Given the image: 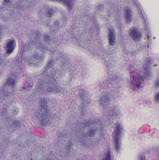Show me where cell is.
Returning a JSON list of instances; mask_svg holds the SVG:
<instances>
[{
    "mask_svg": "<svg viewBox=\"0 0 159 160\" xmlns=\"http://www.w3.org/2000/svg\"><path fill=\"white\" fill-rule=\"evenodd\" d=\"M37 113V119L40 124L43 126L47 125L49 123L50 117L48 112L47 102L45 100H41Z\"/></svg>",
    "mask_w": 159,
    "mask_h": 160,
    "instance_id": "5",
    "label": "cell"
},
{
    "mask_svg": "<svg viewBox=\"0 0 159 160\" xmlns=\"http://www.w3.org/2000/svg\"><path fill=\"white\" fill-rule=\"evenodd\" d=\"M56 1L62 2L69 7H72L74 2V0H56Z\"/></svg>",
    "mask_w": 159,
    "mask_h": 160,
    "instance_id": "12",
    "label": "cell"
},
{
    "mask_svg": "<svg viewBox=\"0 0 159 160\" xmlns=\"http://www.w3.org/2000/svg\"><path fill=\"white\" fill-rule=\"evenodd\" d=\"M147 26L132 27L124 31L128 34L129 38L134 42H140L144 38V33L146 32Z\"/></svg>",
    "mask_w": 159,
    "mask_h": 160,
    "instance_id": "6",
    "label": "cell"
},
{
    "mask_svg": "<svg viewBox=\"0 0 159 160\" xmlns=\"http://www.w3.org/2000/svg\"><path fill=\"white\" fill-rule=\"evenodd\" d=\"M94 26L93 21L88 16H82L78 18L74 24V31L79 38L88 36Z\"/></svg>",
    "mask_w": 159,
    "mask_h": 160,
    "instance_id": "3",
    "label": "cell"
},
{
    "mask_svg": "<svg viewBox=\"0 0 159 160\" xmlns=\"http://www.w3.org/2000/svg\"><path fill=\"white\" fill-rule=\"evenodd\" d=\"M47 160H58L57 158L54 157H50L47 159Z\"/></svg>",
    "mask_w": 159,
    "mask_h": 160,
    "instance_id": "14",
    "label": "cell"
},
{
    "mask_svg": "<svg viewBox=\"0 0 159 160\" xmlns=\"http://www.w3.org/2000/svg\"><path fill=\"white\" fill-rule=\"evenodd\" d=\"M121 134H122V128L119 124L117 125L115 132H114V141L115 148L117 151L120 150L121 146Z\"/></svg>",
    "mask_w": 159,
    "mask_h": 160,
    "instance_id": "7",
    "label": "cell"
},
{
    "mask_svg": "<svg viewBox=\"0 0 159 160\" xmlns=\"http://www.w3.org/2000/svg\"><path fill=\"white\" fill-rule=\"evenodd\" d=\"M23 57L30 63L37 65L44 60V54L41 48L35 45H29L23 50Z\"/></svg>",
    "mask_w": 159,
    "mask_h": 160,
    "instance_id": "4",
    "label": "cell"
},
{
    "mask_svg": "<svg viewBox=\"0 0 159 160\" xmlns=\"http://www.w3.org/2000/svg\"><path fill=\"white\" fill-rule=\"evenodd\" d=\"M101 104L102 106L105 107L108 106L110 103V98L109 97L106 96H104L101 99Z\"/></svg>",
    "mask_w": 159,
    "mask_h": 160,
    "instance_id": "10",
    "label": "cell"
},
{
    "mask_svg": "<svg viewBox=\"0 0 159 160\" xmlns=\"http://www.w3.org/2000/svg\"><path fill=\"white\" fill-rule=\"evenodd\" d=\"M102 160H111V153L109 151L107 152L106 156Z\"/></svg>",
    "mask_w": 159,
    "mask_h": 160,
    "instance_id": "13",
    "label": "cell"
},
{
    "mask_svg": "<svg viewBox=\"0 0 159 160\" xmlns=\"http://www.w3.org/2000/svg\"><path fill=\"white\" fill-rule=\"evenodd\" d=\"M15 81L12 78H9L7 80V82L6 84L4 89L3 91L6 94H8L11 93V91L13 90L15 85Z\"/></svg>",
    "mask_w": 159,
    "mask_h": 160,
    "instance_id": "8",
    "label": "cell"
},
{
    "mask_svg": "<svg viewBox=\"0 0 159 160\" xmlns=\"http://www.w3.org/2000/svg\"><path fill=\"white\" fill-rule=\"evenodd\" d=\"M35 0H20V3L22 5H28L33 3Z\"/></svg>",
    "mask_w": 159,
    "mask_h": 160,
    "instance_id": "11",
    "label": "cell"
},
{
    "mask_svg": "<svg viewBox=\"0 0 159 160\" xmlns=\"http://www.w3.org/2000/svg\"><path fill=\"white\" fill-rule=\"evenodd\" d=\"M155 100H156V101L159 102V93L156 95Z\"/></svg>",
    "mask_w": 159,
    "mask_h": 160,
    "instance_id": "15",
    "label": "cell"
},
{
    "mask_svg": "<svg viewBox=\"0 0 159 160\" xmlns=\"http://www.w3.org/2000/svg\"><path fill=\"white\" fill-rule=\"evenodd\" d=\"M42 22L52 32H56L63 28L67 21V16L65 11L59 7L45 5L40 12Z\"/></svg>",
    "mask_w": 159,
    "mask_h": 160,
    "instance_id": "1",
    "label": "cell"
},
{
    "mask_svg": "<svg viewBox=\"0 0 159 160\" xmlns=\"http://www.w3.org/2000/svg\"><path fill=\"white\" fill-rule=\"evenodd\" d=\"M103 133L101 122L99 120H91L82 125L78 132V137L83 145L91 147L101 141Z\"/></svg>",
    "mask_w": 159,
    "mask_h": 160,
    "instance_id": "2",
    "label": "cell"
},
{
    "mask_svg": "<svg viewBox=\"0 0 159 160\" xmlns=\"http://www.w3.org/2000/svg\"><path fill=\"white\" fill-rule=\"evenodd\" d=\"M15 48V41L13 39H10L6 44L5 49L7 54H9L13 52Z\"/></svg>",
    "mask_w": 159,
    "mask_h": 160,
    "instance_id": "9",
    "label": "cell"
}]
</instances>
